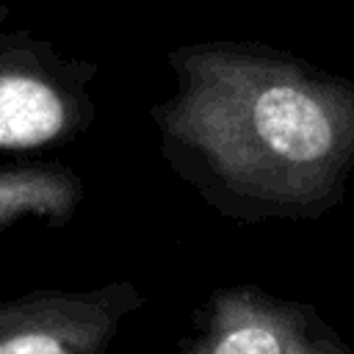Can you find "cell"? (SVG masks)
Segmentation results:
<instances>
[{
    "mask_svg": "<svg viewBox=\"0 0 354 354\" xmlns=\"http://www.w3.org/2000/svg\"><path fill=\"white\" fill-rule=\"evenodd\" d=\"M171 354H354L310 304L241 282L210 290Z\"/></svg>",
    "mask_w": 354,
    "mask_h": 354,
    "instance_id": "obj_3",
    "label": "cell"
},
{
    "mask_svg": "<svg viewBox=\"0 0 354 354\" xmlns=\"http://www.w3.org/2000/svg\"><path fill=\"white\" fill-rule=\"evenodd\" d=\"M174 94L149 108L166 166L218 216L307 221L354 174V80L263 41L210 39L166 55Z\"/></svg>",
    "mask_w": 354,
    "mask_h": 354,
    "instance_id": "obj_1",
    "label": "cell"
},
{
    "mask_svg": "<svg viewBox=\"0 0 354 354\" xmlns=\"http://www.w3.org/2000/svg\"><path fill=\"white\" fill-rule=\"evenodd\" d=\"M83 180L58 160L0 163V235L17 224H69L83 205Z\"/></svg>",
    "mask_w": 354,
    "mask_h": 354,
    "instance_id": "obj_5",
    "label": "cell"
},
{
    "mask_svg": "<svg viewBox=\"0 0 354 354\" xmlns=\"http://www.w3.org/2000/svg\"><path fill=\"white\" fill-rule=\"evenodd\" d=\"M133 282L91 290H30L0 301V354H105L144 307Z\"/></svg>",
    "mask_w": 354,
    "mask_h": 354,
    "instance_id": "obj_4",
    "label": "cell"
},
{
    "mask_svg": "<svg viewBox=\"0 0 354 354\" xmlns=\"http://www.w3.org/2000/svg\"><path fill=\"white\" fill-rule=\"evenodd\" d=\"M100 66L53 39L11 28L0 3V152L66 147L97 119L88 86Z\"/></svg>",
    "mask_w": 354,
    "mask_h": 354,
    "instance_id": "obj_2",
    "label": "cell"
}]
</instances>
